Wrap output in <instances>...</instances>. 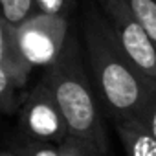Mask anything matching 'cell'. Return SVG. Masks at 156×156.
<instances>
[{
    "label": "cell",
    "mask_w": 156,
    "mask_h": 156,
    "mask_svg": "<svg viewBox=\"0 0 156 156\" xmlns=\"http://www.w3.org/2000/svg\"><path fill=\"white\" fill-rule=\"evenodd\" d=\"M83 41L90 77L105 112L112 121L136 118L156 81L129 59L99 6L90 4L85 11Z\"/></svg>",
    "instance_id": "obj_1"
},
{
    "label": "cell",
    "mask_w": 156,
    "mask_h": 156,
    "mask_svg": "<svg viewBox=\"0 0 156 156\" xmlns=\"http://www.w3.org/2000/svg\"><path fill=\"white\" fill-rule=\"evenodd\" d=\"M53 94L70 134L90 140L108 152V138L94 81L85 64L77 33L70 31L66 46L57 62L44 70L41 79Z\"/></svg>",
    "instance_id": "obj_2"
},
{
    "label": "cell",
    "mask_w": 156,
    "mask_h": 156,
    "mask_svg": "<svg viewBox=\"0 0 156 156\" xmlns=\"http://www.w3.org/2000/svg\"><path fill=\"white\" fill-rule=\"evenodd\" d=\"M70 35V19L35 13L15 26V41L24 62L33 68H50L61 57Z\"/></svg>",
    "instance_id": "obj_3"
},
{
    "label": "cell",
    "mask_w": 156,
    "mask_h": 156,
    "mask_svg": "<svg viewBox=\"0 0 156 156\" xmlns=\"http://www.w3.org/2000/svg\"><path fill=\"white\" fill-rule=\"evenodd\" d=\"M17 125L22 140L46 141L59 145L68 134V123L51 94V90L39 81L22 99L17 110Z\"/></svg>",
    "instance_id": "obj_4"
},
{
    "label": "cell",
    "mask_w": 156,
    "mask_h": 156,
    "mask_svg": "<svg viewBox=\"0 0 156 156\" xmlns=\"http://www.w3.org/2000/svg\"><path fill=\"white\" fill-rule=\"evenodd\" d=\"M119 46L140 72L156 81V44L132 15L125 0H98Z\"/></svg>",
    "instance_id": "obj_5"
},
{
    "label": "cell",
    "mask_w": 156,
    "mask_h": 156,
    "mask_svg": "<svg viewBox=\"0 0 156 156\" xmlns=\"http://www.w3.org/2000/svg\"><path fill=\"white\" fill-rule=\"evenodd\" d=\"M114 127L127 156H156V138L138 118L118 119Z\"/></svg>",
    "instance_id": "obj_6"
},
{
    "label": "cell",
    "mask_w": 156,
    "mask_h": 156,
    "mask_svg": "<svg viewBox=\"0 0 156 156\" xmlns=\"http://www.w3.org/2000/svg\"><path fill=\"white\" fill-rule=\"evenodd\" d=\"M0 68H4L22 90L26 88L30 73L33 72L19 53L15 41V26L8 24L2 19H0Z\"/></svg>",
    "instance_id": "obj_7"
},
{
    "label": "cell",
    "mask_w": 156,
    "mask_h": 156,
    "mask_svg": "<svg viewBox=\"0 0 156 156\" xmlns=\"http://www.w3.org/2000/svg\"><path fill=\"white\" fill-rule=\"evenodd\" d=\"M22 88L17 85V81L4 70L0 68V112L2 114H17V110L22 105L20 98Z\"/></svg>",
    "instance_id": "obj_8"
},
{
    "label": "cell",
    "mask_w": 156,
    "mask_h": 156,
    "mask_svg": "<svg viewBox=\"0 0 156 156\" xmlns=\"http://www.w3.org/2000/svg\"><path fill=\"white\" fill-rule=\"evenodd\" d=\"M37 13L35 0H0V19L11 26L22 24Z\"/></svg>",
    "instance_id": "obj_9"
},
{
    "label": "cell",
    "mask_w": 156,
    "mask_h": 156,
    "mask_svg": "<svg viewBox=\"0 0 156 156\" xmlns=\"http://www.w3.org/2000/svg\"><path fill=\"white\" fill-rule=\"evenodd\" d=\"M59 154L61 156H108V152L99 149L90 140H85L75 134H68L59 143Z\"/></svg>",
    "instance_id": "obj_10"
},
{
    "label": "cell",
    "mask_w": 156,
    "mask_h": 156,
    "mask_svg": "<svg viewBox=\"0 0 156 156\" xmlns=\"http://www.w3.org/2000/svg\"><path fill=\"white\" fill-rule=\"evenodd\" d=\"M125 2L156 44V0H125Z\"/></svg>",
    "instance_id": "obj_11"
},
{
    "label": "cell",
    "mask_w": 156,
    "mask_h": 156,
    "mask_svg": "<svg viewBox=\"0 0 156 156\" xmlns=\"http://www.w3.org/2000/svg\"><path fill=\"white\" fill-rule=\"evenodd\" d=\"M11 152H15L17 156H61L59 145L46 141H31V140H22L15 143Z\"/></svg>",
    "instance_id": "obj_12"
},
{
    "label": "cell",
    "mask_w": 156,
    "mask_h": 156,
    "mask_svg": "<svg viewBox=\"0 0 156 156\" xmlns=\"http://www.w3.org/2000/svg\"><path fill=\"white\" fill-rule=\"evenodd\" d=\"M147 129H149V132L156 138V85H154V88L149 92V96H147V99H145V103H143V107L140 108V112H138V116H136Z\"/></svg>",
    "instance_id": "obj_13"
},
{
    "label": "cell",
    "mask_w": 156,
    "mask_h": 156,
    "mask_svg": "<svg viewBox=\"0 0 156 156\" xmlns=\"http://www.w3.org/2000/svg\"><path fill=\"white\" fill-rule=\"evenodd\" d=\"M35 4L39 13L66 19H70V13L73 9V0H35Z\"/></svg>",
    "instance_id": "obj_14"
},
{
    "label": "cell",
    "mask_w": 156,
    "mask_h": 156,
    "mask_svg": "<svg viewBox=\"0 0 156 156\" xmlns=\"http://www.w3.org/2000/svg\"><path fill=\"white\" fill-rule=\"evenodd\" d=\"M0 156H17V154L11 151H0Z\"/></svg>",
    "instance_id": "obj_15"
}]
</instances>
